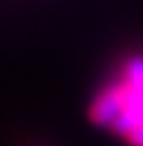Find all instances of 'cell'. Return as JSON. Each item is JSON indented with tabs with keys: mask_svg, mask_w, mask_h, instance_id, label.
Masks as SVG:
<instances>
[{
	"mask_svg": "<svg viewBox=\"0 0 143 146\" xmlns=\"http://www.w3.org/2000/svg\"><path fill=\"white\" fill-rule=\"evenodd\" d=\"M123 137L132 146H143V124H134L123 133Z\"/></svg>",
	"mask_w": 143,
	"mask_h": 146,
	"instance_id": "obj_1",
	"label": "cell"
}]
</instances>
